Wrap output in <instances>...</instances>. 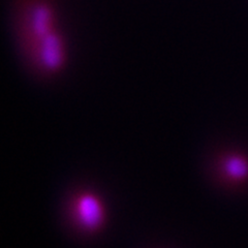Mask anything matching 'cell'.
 Wrapping results in <instances>:
<instances>
[{
    "label": "cell",
    "mask_w": 248,
    "mask_h": 248,
    "mask_svg": "<svg viewBox=\"0 0 248 248\" xmlns=\"http://www.w3.org/2000/svg\"><path fill=\"white\" fill-rule=\"evenodd\" d=\"M75 214L81 226L87 230H95L103 220L102 205L92 195H83L77 200Z\"/></svg>",
    "instance_id": "6da1fadb"
},
{
    "label": "cell",
    "mask_w": 248,
    "mask_h": 248,
    "mask_svg": "<svg viewBox=\"0 0 248 248\" xmlns=\"http://www.w3.org/2000/svg\"><path fill=\"white\" fill-rule=\"evenodd\" d=\"M226 169V173L232 179H242L244 176L247 174V165L246 162L239 157H232L226 161L224 165Z\"/></svg>",
    "instance_id": "7a4b0ae2"
}]
</instances>
